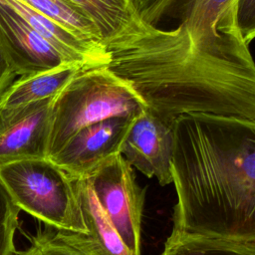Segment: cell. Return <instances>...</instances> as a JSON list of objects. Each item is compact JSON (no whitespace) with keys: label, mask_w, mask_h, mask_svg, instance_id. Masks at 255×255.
Segmentation results:
<instances>
[{"label":"cell","mask_w":255,"mask_h":255,"mask_svg":"<svg viewBox=\"0 0 255 255\" xmlns=\"http://www.w3.org/2000/svg\"><path fill=\"white\" fill-rule=\"evenodd\" d=\"M97 27L104 45L123 31L134 16L128 0H68Z\"/></svg>","instance_id":"obj_14"},{"label":"cell","mask_w":255,"mask_h":255,"mask_svg":"<svg viewBox=\"0 0 255 255\" xmlns=\"http://www.w3.org/2000/svg\"><path fill=\"white\" fill-rule=\"evenodd\" d=\"M174 136L172 125L146 110L134 117L121 147L127 161L148 178L164 186L172 182Z\"/></svg>","instance_id":"obj_10"},{"label":"cell","mask_w":255,"mask_h":255,"mask_svg":"<svg viewBox=\"0 0 255 255\" xmlns=\"http://www.w3.org/2000/svg\"><path fill=\"white\" fill-rule=\"evenodd\" d=\"M54 99L0 109V166L48 157Z\"/></svg>","instance_id":"obj_7"},{"label":"cell","mask_w":255,"mask_h":255,"mask_svg":"<svg viewBox=\"0 0 255 255\" xmlns=\"http://www.w3.org/2000/svg\"><path fill=\"white\" fill-rule=\"evenodd\" d=\"M134 117H113L75 133L50 159L73 179L91 175L101 164L121 153L123 141Z\"/></svg>","instance_id":"obj_8"},{"label":"cell","mask_w":255,"mask_h":255,"mask_svg":"<svg viewBox=\"0 0 255 255\" xmlns=\"http://www.w3.org/2000/svg\"><path fill=\"white\" fill-rule=\"evenodd\" d=\"M20 208L0 179V255H13Z\"/></svg>","instance_id":"obj_17"},{"label":"cell","mask_w":255,"mask_h":255,"mask_svg":"<svg viewBox=\"0 0 255 255\" xmlns=\"http://www.w3.org/2000/svg\"><path fill=\"white\" fill-rule=\"evenodd\" d=\"M37 11L50 17L80 38L105 46L95 24L68 0H22Z\"/></svg>","instance_id":"obj_15"},{"label":"cell","mask_w":255,"mask_h":255,"mask_svg":"<svg viewBox=\"0 0 255 255\" xmlns=\"http://www.w3.org/2000/svg\"><path fill=\"white\" fill-rule=\"evenodd\" d=\"M85 67L67 64L51 70L23 75L0 96V109L25 106L56 97Z\"/></svg>","instance_id":"obj_12"},{"label":"cell","mask_w":255,"mask_h":255,"mask_svg":"<svg viewBox=\"0 0 255 255\" xmlns=\"http://www.w3.org/2000/svg\"><path fill=\"white\" fill-rule=\"evenodd\" d=\"M133 12L138 18L145 21L152 10L161 0H128Z\"/></svg>","instance_id":"obj_19"},{"label":"cell","mask_w":255,"mask_h":255,"mask_svg":"<svg viewBox=\"0 0 255 255\" xmlns=\"http://www.w3.org/2000/svg\"><path fill=\"white\" fill-rule=\"evenodd\" d=\"M145 105L106 66L82 69L55 97L48 157L80 129L113 117H136Z\"/></svg>","instance_id":"obj_3"},{"label":"cell","mask_w":255,"mask_h":255,"mask_svg":"<svg viewBox=\"0 0 255 255\" xmlns=\"http://www.w3.org/2000/svg\"><path fill=\"white\" fill-rule=\"evenodd\" d=\"M0 179L20 209L48 226L88 232L75 180L49 157L1 165Z\"/></svg>","instance_id":"obj_4"},{"label":"cell","mask_w":255,"mask_h":255,"mask_svg":"<svg viewBox=\"0 0 255 255\" xmlns=\"http://www.w3.org/2000/svg\"><path fill=\"white\" fill-rule=\"evenodd\" d=\"M105 48L106 67L130 86L147 112L167 124L187 114L255 121V62L196 47L181 24L162 29L134 14Z\"/></svg>","instance_id":"obj_1"},{"label":"cell","mask_w":255,"mask_h":255,"mask_svg":"<svg viewBox=\"0 0 255 255\" xmlns=\"http://www.w3.org/2000/svg\"><path fill=\"white\" fill-rule=\"evenodd\" d=\"M160 255H255V242L193 235L172 230Z\"/></svg>","instance_id":"obj_13"},{"label":"cell","mask_w":255,"mask_h":255,"mask_svg":"<svg viewBox=\"0 0 255 255\" xmlns=\"http://www.w3.org/2000/svg\"><path fill=\"white\" fill-rule=\"evenodd\" d=\"M74 180L88 232L61 230L64 236L93 255H133L101 207L89 181Z\"/></svg>","instance_id":"obj_11"},{"label":"cell","mask_w":255,"mask_h":255,"mask_svg":"<svg viewBox=\"0 0 255 255\" xmlns=\"http://www.w3.org/2000/svg\"><path fill=\"white\" fill-rule=\"evenodd\" d=\"M16 75L10 68L3 53L0 50V96L9 87Z\"/></svg>","instance_id":"obj_20"},{"label":"cell","mask_w":255,"mask_h":255,"mask_svg":"<svg viewBox=\"0 0 255 255\" xmlns=\"http://www.w3.org/2000/svg\"><path fill=\"white\" fill-rule=\"evenodd\" d=\"M20 255H93L71 242L61 230L49 226L39 231Z\"/></svg>","instance_id":"obj_16"},{"label":"cell","mask_w":255,"mask_h":255,"mask_svg":"<svg viewBox=\"0 0 255 255\" xmlns=\"http://www.w3.org/2000/svg\"><path fill=\"white\" fill-rule=\"evenodd\" d=\"M0 50L16 76L74 64L4 0H0Z\"/></svg>","instance_id":"obj_9"},{"label":"cell","mask_w":255,"mask_h":255,"mask_svg":"<svg viewBox=\"0 0 255 255\" xmlns=\"http://www.w3.org/2000/svg\"><path fill=\"white\" fill-rule=\"evenodd\" d=\"M172 128V230L255 242V121L187 114Z\"/></svg>","instance_id":"obj_2"},{"label":"cell","mask_w":255,"mask_h":255,"mask_svg":"<svg viewBox=\"0 0 255 255\" xmlns=\"http://www.w3.org/2000/svg\"><path fill=\"white\" fill-rule=\"evenodd\" d=\"M101 207L133 255H141V218L145 189L135 180L131 165L115 154L86 178Z\"/></svg>","instance_id":"obj_6"},{"label":"cell","mask_w":255,"mask_h":255,"mask_svg":"<svg viewBox=\"0 0 255 255\" xmlns=\"http://www.w3.org/2000/svg\"><path fill=\"white\" fill-rule=\"evenodd\" d=\"M238 0H161L144 21L154 26L166 18L179 20L196 47L227 59H254L237 22Z\"/></svg>","instance_id":"obj_5"},{"label":"cell","mask_w":255,"mask_h":255,"mask_svg":"<svg viewBox=\"0 0 255 255\" xmlns=\"http://www.w3.org/2000/svg\"><path fill=\"white\" fill-rule=\"evenodd\" d=\"M237 22L247 45L255 39V0H238Z\"/></svg>","instance_id":"obj_18"}]
</instances>
